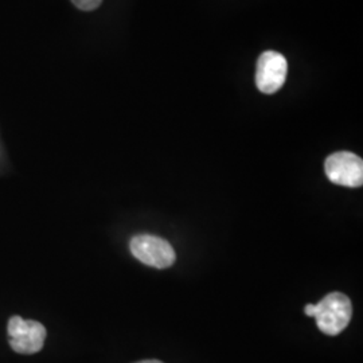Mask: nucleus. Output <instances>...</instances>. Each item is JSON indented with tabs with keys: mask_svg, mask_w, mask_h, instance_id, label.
Masks as SVG:
<instances>
[{
	"mask_svg": "<svg viewBox=\"0 0 363 363\" xmlns=\"http://www.w3.org/2000/svg\"><path fill=\"white\" fill-rule=\"evenodd\" d=\"M136 363H163L160 362V361H156V359H147V361H140V362Z\"/></svg>",
	"mask_w": 363,
	"mask_h": 363,
	"instance_id": "0eeeda50",
	"label": "nucleus"
},
{
	"mask_svg": "<svg viewBox=\"0 0 363 363\" xmlns=\"http://www.w3.org/2000/svg\"><path fill=\"white\" fill-rule=\"evenodd\" d=\"M327 178L345 187H361L363 183L362 159L352 152L340 151L328 156L325 162Z\"/></svg>",
	"mask_w": 363,
	"mask_h": 363,
	"instance_id": "20e7f679",
	"label": "nucleus"
},
{
	"mask_svg": "<svg viewBox=\"0 0 363 363\" xmlns=\"http://www.w3.org/2000/svg\"><path fill=\"white\" fill-rule=\"evenodd\" d=\"M130 253L140 262L157 269L169 268L177 259L175 250L171 244L156 235H136L130 240Z\"/></svg>",
	"mask_w": 363,
	"mask_h": 363,
	"instance_id": "f03ea898",
	"label": "nucleus"
},
{
	"mask_svg": "<svg viewBox=\"0 0 363 363\" xmlns=\"http://www.w3.org/2000/svg\"><path fill=\"white\" fill-rule=\"evenodd\" d=\"M7 333L11 349L25 355H31L42 350L46 339L45 325L37 320H25L21 316H13L9 320Z\"/></svg>",
	"mask_w": 363,
	"mask_h": 363,
	"instance_id": "7ed1b4c3",
	"label": "nucleus"
},
{
	"mask_svg": "<svg viewBox=\"0 0 363 363\" xmlns=\"http://www.w3.org/2000/svg\"><path fill=\"white\" fill-rule=\"evenodd\" d=\"M288 64L286 57L280 52H264L257 61L256 85L259 91L265 94H273L281 89L286 82Z\"/></svg>",
	"mask_w": 363,
	"mask_h": 363,
	"instance_id": "39448f33",
	"label": "nucleus"
},
{
	"mask_svg": "<svg viewBox=\"0 0 363 363\" xmlns=\"http://www.w3.org/2000/svg\"><path fill=\"white\" fill-rule=\"evenodd\" d=\"M72 3L77 7L78 10L82 11H93L97 7H100V4L103 3V0H72Z\"/></svg>",
	"mask_w": 363,
	"mask_h": 363,
	"instance_id": "423d86ee",
	"label": "nucleus"
},
{
	"mask_svg": "<svg viewBox=\"0 0 363 363\" xmlns=\"http://www.w3.org/2000/svg\"><path fill=\"white\" fill-rule=\"evenodd\" d=\"M350 298L340 292H333L315 304L313 318L319 330L330 337L340 334L351 320Z\"/></svg>",
	"mask_w": 363,
	"mask_h": 363,
	"instance_id": "f257e3e1",
	"label": "nucleus"
}]
</instances>
